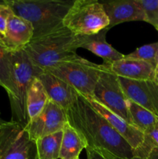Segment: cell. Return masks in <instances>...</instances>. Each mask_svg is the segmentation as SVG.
I'll list each match as a JSON object with an SVG mask.
<instances>
[{
    "instance_id": "4316f807",
    "label": "cell",
    "mask_w": 158,
    "mask_h": 159,
    "mask_svg": "<svg viewBox=\"0 0 158 159\" xmlns=\"http://www.w3.org/2000/svg\"><path fill=\"white\" fill-rule=\"evenodd\" d=\"M148 159H158V149H154L150 154Z\"/></svg>"
},
{
    "instance_id": "3957f363",
    "label": "cell",
    "mask_w": 158,
    "mask_h": 159,
    "mask_svg": "<svg viewBox=\"0 0 158 159\" xmlns=\"http://www.w3.org/2000/svg\"><path fill=\"white\" fill-rule=\"evenodd\" d=\"M77 35L65 26L52 33L32 39L24 48L35 66L43 71L54 68L61 62L77 57Z\"/></svg>"
},
{
    "instance_id": "8fae6325",
    "label": "cell",
    "mask_w": 158,
    "mask_h": 159,
    "mask_svg": "<svg viewBox=\"0 0 158 159\" xmlns=\"http://www.w3.org/2000/svg\"><path fill=\"white\" fill-rule=\"evenodd\" d=\"M84 97L90 104V106L129 143V144L133 148V152L137 150L142 145L144 139V133L142 130L122 119L119 115L99 102L93 96H84Z\"/></svg>"
},
{
    "instance_id": "cb8c5ba5",
    "label": "cell",
    "mask_w": 158,
    "mask_h": 159,
    "mask_svg": "<svg viewBox=\"0 0 158 159\" xmlns=\"http://www.w3.org/2000/svg\"><path fill=\"white\" fill-rule=\"evenodd\" d=\"M145 15V22L158 28V0H139Z\"/></svg>"
},
{
    "instance_id": "83f0119b",
    "label": "cell",
    "mask_w": 158,
    "mask_h": 159,
    "mask_svg": "<svg viewBox=\"0 0 158 159\" xmlns=\"http://www.w3.org/2000/svg\"><path fill=\"white\" fill-rule=\"evenodd\" d=\"M155 72L156 75L158 76V52L156 54V59H155Z\"/></svg>"
},
{
    "instance_id": "e575fe53",
    "label": "cell",
    "mask_w": 158,
    "mask_h": 159,
    "mask_svg": "<svg viewBox=\"0 0 158 159\" xmlns=\"http://www.w3.org/2000/svg\"><path fill=\"white\" fill-rule=\"evenodd\" d=\"M35 159H37V158H35Z\"/></svg>"
},
{
    "instance_id": "1f68e13d",
    "label": "cell",
    "mask_w": 158,
    "mask_h": 159,
    "mask_svg": "<svg viewBox=\"0 0 158 159\" xmlns=\"http://www.w3.org/2000/svg\"><path fill=\"white\" fill-rule=\"evenodd\" d=\"M156 30H157V31H158V28H157V29H156Z\"/></svg>"
},
{
    "instance_id": "f1b7e54d",
    "label": "cell",
    "mask_w": 158,
    "mask_h": 159,
    "mask_svg": "<svg viewBox=\"0 0 158 159\" xmlns=\"http://www.w3.org/2000/svg\"><path fill=\"white\" fill-rule=\"evenodd\" d=\"M7 122H8V121L5 120H3L1 116H0V127H2L3 125H5V124H6Z\"/></svg>"
},
{
    "instance_id": "e0dca14e",
    "label": "cell",
    "mask_w": 158,
    "mask_h": 159,
    "mask_svg": "<svg viewBox=\"0 0 158 159\" xmlns=\"http://www.w3.org/2000/svg\"><path fill=\"white\" fill-rule=\"evenodd\" d=\"M86 148L87 144L81 134L69 123H67L63 129L59 158L77 159L82 150Z\"/></svg>"
},
{
    "instance_id": "836d02e7",
    "label": "cell",
    "mask_w": 158,
    "mask_h": 159,
    "mask_svg": "<svg viewBox=\"0 0 158 159\" xmlns=\"http://www.w3.org/2000/svg\"><path fill=\"white\" fill-rule=\"evenodd\" d=\"M77 159H80V158H77Z\"/></svg>"
},
{
    "instance_id": "4fadbf2b",
    "label": "cell",
    "mask_w": 158,
    "mask_h": 159,
    "mask_svg": "<svg viewBox=\"0 0 158 159\" xmlns=\"http://www.w3.org/2000/svg\"><path fill=\"white\" fill-rule=\"evenodd\" d=\"M33 37V28L27 20L12 12L9 17L6 34L1 40L10 52L24 49Z\"/></svg>"
},
{
    "instance_id": "ac0fdd59",
    "label": "cell",
    "mask_w": 158,
    "mask_h": 159,
    "mask_svg": "<svg viewBox=\"0 0 158 159\" xmlns=\"http://www.w3.org/2000/svg\"><path fill=\"white\" fill-rule=\"evenodd\" d=\"M49 100L46 90L38 78L34 79L26 97L28 123L35 119L44 109Z\"/></svg>"
},
{
    "instance_id": "d4e9b609",
    "label": "cell",
    "mask_w": 158,
    "mask_h": 159,
    "mask_svg": "<svg viewBox=\"0 0 158 159\" xmlns=\"http://www.w3.org/2000/svg\"><path fill=\"white\" fill-rule=\"evenodd\" d=\"M12 9L7 5L0 6V40L5 37L9 17L12 13Z\"/></svg>"
},
{
    "instance_id": "52a82bcc",
    "label": "cell",
    "mask_w": 158,
    "mask_h": 159,
    "mask_svg": "<svg viewBox=\"0 0 158 159\" xmlns=\"http://www.w3.org/2000/svg\"><path fill=\"white\" fill-rule=\"evenodd\" d=\"M36 156L35 142L23 126L10 120L0 127V159H35Z\"/></svg>"
},
{
    "instance_id": "f546056e",
    "label": "cell",
    "mask_w": 158,
    "mask_h": 159,
    "mask_svg": "<svg viewBox=\"0 0 158 159\" xmlns=\"http://www.w3.org/2000/svg\"><path fill=\"white\" fill-rule=\"evenodd\" d=\"M6 5V0H0V6Z\"/></svg>"
},
{
    "instance_id": "ba28073f",
    "label": "cell",
    "mask_w": 158,
    "mask_h": 159,
    "mask_svg": "<svg viewBox=\"0 0 158 159\" xmlns=\"http://www.w3.org/2000/svg\"><path fill=\"white\" fill-rule=\"evenodd\" d=\"M104 65V64H103ZM105 68L101 72L93 97L115 113L132 124L129 112L127 107V99L123 93L119 79L104 65Z\"/></svg>"
},
{
    "instance_id": "6da1fadb",
    "label": "cell",
    "mask_w": 158,
    "mask_h": 159,
    "mask_svg": "<svg viewBox=\"0 0 158 159\" xmlns=\"http://www.w3.org/2000/svg\"><path fill=\"white\" fill-rule=\"evenodd\" d=\"M66 111L70 125L83 137L87 147L105 151L116 158L131 159L133 150L129 143L95 111L78 93L74 103Z\"/></svg>"
},
{
    "instance_id": "7c38bea8",
    "label": "cell",
    "mask_w": 158,
    "mask_h": 159,
    "mask_svg": "<svg viewBox=\"0 0 158 159\" xmlns=\"http://www.w3.org/2000/svg\"><path fill=\"white\" fill-rule=\"evenodd\" d=\"M102 4L109 21L108 30L125 22L145 21L143 9L139 0H116Z\"/></svg>"
},
{
    "instance_id": "603a6c76",
    "label": "cell",
    "mask_w": 158,
    "mask_h": 159,
    "mask_svg": "<svg viewBox=\"0 0 158 159\" xmlns=\"http://www.w3.org/2000/svg\"><path fill=\"white\" fill-rule=\"evenodd\" d=\"M158 52V41L156 43H150V44L143 45L138 48L130 54L125 55L130 58L139 59V60L145 61L151 64L155 68V59L156 54Z\"/></svg>"
},
{
    "instance_id": "5bb4252c",
    "label": "cell",
    "mask_w": 158,
    "mask_h": 159,
    "mask_svg": "<svg viewBox=\"0 0 158 159\" xmlns=\"http://www.w3.org/2000/svg\"><path fill=\"white\" fill-rule=\"evenodd\" d=\"M37 78L43 84L49 99L64 110H67L74 103L79 93L64 81L47 71H43Z\"/></svg>"
},
{
    "instance_id": "8992f818",
    "label": "cell",
    "mask_w": 158,
    "mask_h": 159,
    "mask_svg": "<svg viewBox=\"0 0 158 159\" xmlns=\"http://www.w3.org/2000/svg\"><path fill=\"white\" fill-rule=\"evenodd\" d=\"M63 25L75 35H91L108 28V16L97 0H74Z\"/></svg>"
},
{
    "instance_id": "4dcf8cb0",
    "label": "cell",
    "mask_w": 158,
    "mask_h": 159,
    "mask_svg": "<svg viewBox=\"0 0 158 159\" xmlns=\"http://www.w3.org/2000/svg\"><path fill=\"white\" fill-rule=\"evenodd\" d=\"M114 159H121V158H116V157L114 156ZM131 159H142V158H131Z\"/></svg>"
},
{
    "instance_id": "2e32d148",
    "label": "cell",
    "mask_w": 158,
    "mask_h": 159,
    "mask_svg": "<svg viewBox=\"0 0 158 159\" xmlns=\"http://www.w3.org/2000/svg\"><path fill=\"white\" fill-rule=\"evenodd\" d=\"M107 28L99 31V33L91 35H77L79 48H85L93 54L101 57L105 65L123 58L125 54L115 49L111 44L106 41Z\"/></svg>"
},
{
    "instance_id": "277c9868",
    "label": "cell",
    "mask_w": 158,
    "mask_h": 159,
    "mask_svg": "<svg viewBox=\"0 0 158 159\" xmlns=\"http://www.w3.org/2000/svg\"><path fill=\"white\" fill-rule=\"evenodd\" d=\"M13 95L9 99L11 121L26 127L28 124L26 97L34 79L43 71L33 64L24 49L12 52Z\"/></svg>"
},
{
    "instance_id": "9a60e30c",
    "label": "cell",
    "mask_w": 158,
    "mask_h": 159,
    "mask_svg": "<svg viewBox=\"0 0 158 159\" xmlns=\"http://www.w3.org/2000/svg\"><path fill=\"white\" fill-rule=\"evenodd\" d=\"M105 65L118 77L131 80H152L156 77L155 68L151 64L145 61L130 58L125 55L120 60Z\"/></svg>"
},
{
    "instance_id": "d6a6232c",
    "label": "cell",
    "mask_w": 158,
    "mask_h": 159,
    "mask_svg": "<svg viewBox=\"0 0 158 159\" xmlns=\"http://www.w3.org/2000/svg\"><path fill=\"white\" fill-rule=\"evenodd\" d=\"M156 77H157V78H158V76H157V75H156Z\"/></svg>"
},
{
    "instance_id": "30bf717a",
    "label": "cell",
    "mask_w": 158,
    "mask_h": 159,
    "mask_svg": "<svg viewBox=\"0 0 158 159\" xmlns=\"http://www.w3.org/2000/svg\"><path fill=\"white\" fill-rule=\"evenodd\" d=\"M125 97L158 118V78L152 80H131L118 77Z\"/></svg>"
},
{
    "instance_id": "d6986e66",
    "label": "cell",
    "mask_w": 158,
    "mask_h": 159,
    "mask_svg": "<svg viewBox=\"0 0 158 159\" xmlns=\"http://www.w3.org/2000/svg\"><path fill=\"white\" fill-rule=\"evenodd\" d=\"M63 130L39 138L35 141L37 159H58Z\"/></svg>"
},
{
    "instance_id": "484cf974",
    "label": "cell",
    "mask_w": 158,
    "mask_h": 159,
    "mask_svg": "<svg viewBox=\"0 0 158 159\" xmlns=\"http://www.w3.org/2000/svg\"><path fill=\"white\" fill-rule=\"evenodd\" d=\"M85 150L88 159H114V156L112 154L105 151L97 150L89 147H87Z\"/></svg>"
},
{
    "instance_id": "7402d4cb",
    "label": "cell",
    "mask_w": 158,
    "mask_h": 159,
    "mask_svg": "<svg viewBox=\"0 0 158 159\" xmlns=\"http://www.w3.org/2000/svg\"><path fill=\"white\" fill-rule=\"evenodd\" d=\"M154 149H158V127H152L144 132L143 142L133 152V158L148 159Z\"/></svg>"
},
{
    "instance_id": "9c48e42d",
    "label": "cell",
    "mask_w": 158,
    "mask_h": 159,
    "mask_svg": "<svg viewBox=\"0 0 158 159\" xmlns=\"http://www.w3.org/2000/svg\"><path fill=\"white\" fill-rule=\"evenodd\" d=\"M67 123L66 111L49 99L43 111L24 127L31 141L35 142L39 138L62 131Z\"/></svg>"
},
{
    "instance_id": "5b68a950",
    "label": "cell",
    "mask_w": 158,
    "mask_h": 159,
    "mask_svg": "<svg viewBox=\"0 0 158 159\" xmlns=\"http://www.w3.org/2000/svg\"><path fill=\"white\" fill-rule=\"evenodd\" d=\"M104 68L103 64L97 65L78 55L46 71L64 81L82 96H93L94 87Z\"/></svg>"
},
{
    "instance_id": "44dd1931",
    "label": "cell",
    "mask_w": 158,
    "mask_h": 159,
    "mask_svg": "<svg viewBox=\"0 0 158 159\" xmlns=\"http://www.w3.org/2000/svg\"><path fill=\"white\" fill-rule=\"evenodd\" d=\"M0 86L6 90L9 99L13 95L12 52L8 51L0 40Z\"/></svg>"
},
{
    "instance_id": "7a4b0ae2",
    "label": "cell",
    "mask_w": 158,
    "mask_h": 159,
    "mask_svg": "<svg viewBox=\"0 0 158 159\" xmlns=\"http://www.w3.org/2000/svg\"><path fill=\"white\" fill-rule=\"evenodd\" d=\"M74 0H6L13 13L32 24L33 39L63 27V20Z\"/></svg>"
},
{
    "instance_id": "ffe728a7",
    "label": "cell",
    "mask_w": 158,
    "mask_h": 159,
    "mask_svg": "<svg viewBox=\"0 0 158 159\" xmlns=\"http://www.w3.org/2000/svg\"><path fill=\"white\" fill-rule=\"evenodd\" d=\"M127 107L133 125L143 132L154 127H158V118L136 102L128 99Z\"/></svg>"
}]
</instances>
